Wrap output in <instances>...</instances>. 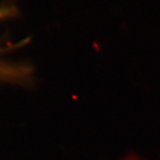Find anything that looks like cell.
<instances>
[{"instance_id": "2", "label": "cell", "mask_w": 160, "mask_h": 160, "mask_svg": "<svg viewBox=\"0 0 160 160\" xmlns=\"http://www.w3.org/2000/svg\"><path fill=\"white\" fill-rule=\"evenodd\" d=\"M14 1L15 0H4L0 4V21L19 16V9L14 3Z\"/></svg>"}, {"instance_id": "1", "label": "cell", "mask_w": 160, "mask_h": 160, "mask_svg": "<svg viewBox=\"0 0 160 160\" xmlns=\"http://www.w3.org/2000/svg\"><path fill=\"white\" fill-rule=\"evenodd\" d=\"M0 80L30 86L34 82V68L27 64H12L0 61Z\"/></svg>"}]
</instances>
